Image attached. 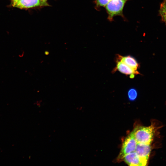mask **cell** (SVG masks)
<instances>
[{"instance_id": "1", "label": "cell", "mask_w": 166, "mask_h": 166, "mask_svg": "<svg viewBox=\"0 0 166 166\" xmlns=\"http://www.w3.org/2000/svg\"><path fill=\"white\" fill-rule=\"evenodd\" d=\"M137 128V127L135 128L124 141L117 158L118 162L122 161L126 155L135 151L137 142L135 139V134Z\"/></svg>"}, {"instance_id": "2", "label": "cell", "mask_w": 166, "mask_h": 166, "mask_svg": "<svg viewBox=\"0 0 166 166\" xmlns=\"http://www.w3.org/2000/svg\"><path fill=\"white\" fill-rule=\"evenodd\" d=\"M155 129L153 124L148 127H137L135 134L137 143L150 144L152 140Z\"/></svg>"}, {"instance_id": "3", "label": "cell", "mask_w": 166, "mask_h": 166, "mask_svg": "<svg viewBox=\"0 0 166 166\" xmlns=\"http://www.w3.org/2000/svg\"><path fill=\"white\" fill-rule=\"evenodd\" d=\"M128 0H110L105 6L108 14V19L112 21L117 16H123L124 6Z\"/></svg>"}, {"instance_id": "4", "label": "cell", "mask_w": 166, "mask_h": 166, "mask_svg": "<svg viewBox=\"0 0 166 166\" xmlns=\"http://www.w3.org/2000/svg\"><path fill=\"white\" fill-rule=\"evenodd\" d=\"M47 5V2L42 0H18L13 6L20 9H25Z\"/></svg>"}, {"instance_id": "5", "label": "cell", "mask_w": 166, "mask_h": 166, "mask_svg": "<svg viewBox=\"0 0 166 166\" xmlns=\"http://www.w3.org/2000/svg\"><path fill=\"white\" fill-rule=\"evenodd\" d=\"M116 65L113 70V72L114 73L117 71L129 76L131 78L134 77L135 75L140 74L138 70H136L129 67L120 61L116 60Z\"/></svg>"}, {"instance_id": "6", "label": "cell", "mask_w": 166, "mask_h": 166, "mask_svg": "<svg viewBox=\"0 0 166 166\" xmlns=\"http://www.w3.org/2000/svg\"><path fill=\"white\" fill-rule=\"evenodd\" d=\"M123 160L131 166H145L147 163V161L141 158L135 151L126 155Z\"/></svg>"}, {"instance_id": "7", "label": "cell", "mask_w": 166, "mask_h": 166, "mask_svg": "<svg viewBox=\"0 0 166 166\" xmlns=\"http://www.w3.org/2000/svg\"><path fill=\"white\" fill-rule=\"evenodd\" d=\"M150 144L137 143L135 152L142 159L148 161L151 150Z\"/></svg>"}, {"instance_id": "8", "label": "cell", "mask_w": 166, "mask_h": 166, "mask_svg": "<svg viewBox=\"0 0 166 166\" xmlns=\"http://www.w3.org/2000/svg\"><path fill=\"white\" fill-rule=\"evenodd\" d=\"M116 58V60L120 61L136 70L140 68V65L136 60L131 55L123 56L118 54Z\"/></svg>"}, {"instance_id": "9", "label": "cell", "mask_w": 166, "mask_h": 166, "mask_svg": "<svg viewBox=\"0 0 166 166\" xmlns=\"http://www.w3.org/2000/svg\"><path fill=\"white\" fill-rule=\"evenodd\" d=\"M160 12L162 20L166 23V0H165L161 4Z\"/></svg>"}, {"instance_id": "10", "label": "cell", "mask_w": 166, "mask_h": 166, "mask_svg": "<svg viewBox=\"0 0 166 166\" xmlns=\"http://www.w3.org/2000/svg\"><path fill=\"white\" fill-rule=\"evenodd\" d=\"M128 97L131 101H133L136 99L137 96V92L134 88L130 89L128 93Z\"/></svg>"}, {"instance_id": "11", "label": "cell", "mask_w": 166, "mask_h": 166, "mask_svg": "<svg viewBox=\"0 0 166 166\" xmlns=\"http://www.w3.org/2000/svg\"><path fill=\"white\" fill-rule=\"evenodd\" d=\"M110 0H95L96 6L97 7H105Z\"/></svg>"}, {"instance_id": "12", "label": "cell", "mask_w": 166, "mask_h": 166, "mask_svg": "<svg viewBox=\"0 0 166 166\" xmlns=\"http://www.w3.org/2000/svg\"><path fill=\"white\" fill-rule=\"evenodd\" d=\"M18 0H12V4H15Z\"/></svg>"}, {"instance_id": "13", "label": "cell", "mask_w": 166, "mask_h": 166, "mask_svg": "<svg viewBox=\"0 0 166 166\" xmlns=\"http://www.w3.org/2000/svg\"><path fill=\"white\" fill-rule=\"evenodd\" d=\"M42 0L44 2H46V1H47V0Z\"/></svg>"}]
</instances>
